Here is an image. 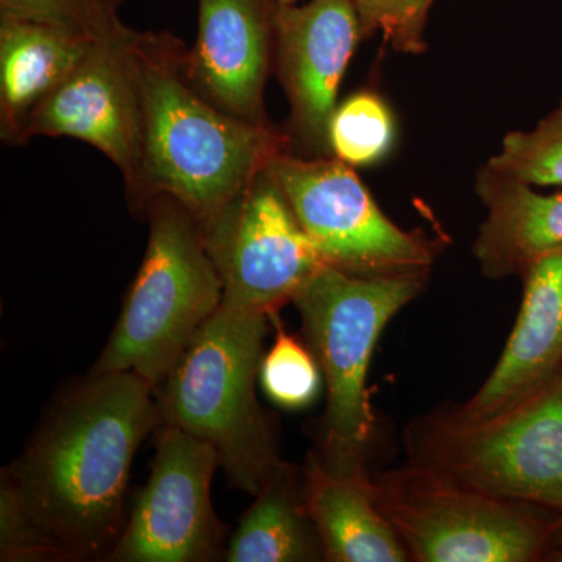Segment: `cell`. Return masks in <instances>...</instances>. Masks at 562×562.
Masks as SVG:
<instances>
[{"label": "cell", "mask_w": 562, "mask_h": 562, "mask_svg": "<svg viewBox=\"0 0 562 562\" xmlns=\"http://www.w3.org/2000/svg\"><path fill=\"white\" fill-rule=\"evenodd\" d=\"M158 427L149 384L88 373L58 395L2 484L58 561L105 560L120 539L140 442Z\"/></svg>", "instance_id": "cell-1"}, {"label": "cell", "mask_w": 562, "mask_h": 562, "mask_svg": "<svg viewBox=\"0 0 562 562\" xmlns=\"http://www.w3.org/2000/svg\"><path fill=\"white\" fill-rule=\"evenodd\" d=\"M187 50L172 33L139 32L144 143L127 198L143 211L155 195H169L205 228L277 155L291 150V139L284 128L251 124L213 105L188 77Z\"/></svg>", "instance_id": "cell-2"}, {"label": "cell", "mask_w": 562, "mask_h": 562, "mask_svg": "<svg viewBox=\"0 0 562 562\" xmlns=\"http://www.w3.org/2000/svg\"><path fill=\"white\" fill-rule=\"evenodd\" d=\"M269 321L222 303L155 391L158 425L213 446L228 482L254 497L283 461L276 420L257 395Z\"/></svg>", "instance_id": "cell-3"}, {"label": "cell", "mask_w": 562, "mask_h": 562, "mask_svg": "<svg viewBox=\"0 0 562 562\" xmlns=\"http://www.w3.org/2000/svg\"><path fill=\"white\" fill-rule=\"evenodd\" d=\"M428 280L430 273L360 277L324 266L292 299L327 390L312 450L327 471H369L376 432L368 390L373 351L387 324L419 297Z\"/></svg>", "instance_id": "cell-4"}, {"label": "cell", "mask_w": 562, "mask_h": 562, "mask_svg": "<svg viewBox=\"0 0 562 562\" xmlns=\"http://www.w3.org/2000/svg\"><path fill=\"white\" fill-rule=\"evenodd\" d=\"M143 211L149 221L146 254L90 373L132 372L157 391L221 308L224 284L187 206L155 195Z\"/></svg>", "instance_id": "cell-5"}, {"label": "cell", "mask_w": 562, "mask_h": 562, "mask_svg": "<svg viewBox=\"0 0 562 562\" xmlns=\"http://www.w3.org/2000/svg\"><path fill=\"white\" fill-rule=\"evenodd\" d=\"M403 446L406 461L562 514V375L482 419L438 406L406 425Z\"/></svg>", "instance_id": "cell-6"}, {"label": "cell", "mask_w": 562, "mask_h": 562, "mask_svg": "<svg viewBox=\"0 0 562 562\" xmlns=\"http://www.w3.org/2000/svg\"><path fill=\"white\" fill-rule=\"evenodd\" d=\"M376 502L412 562L547 561L562 514L498 497L406 461L372 473Z\"/></svg>", "instance_id": "cell-7"}, {"label": "cell", "mask_w": 562, "mask_h": 562, "mask_svg": "<svg viewBox=\"0 0 562 562\" xmlns=\"http://www.w3.org/2000/svg\"><path fill=\"white\" fill-rule=\"evenodd\" d=\"M269 172L322 262L351 276L431 273L443 239L384 214L357 169L335 157L277 155Z\"/></svg>", "instance_id": "cell-8"}, {"label": "cell", "mask_w": 562, "mask_h": 562, "mask_svg": "<svg viewBox=\"0 0 562 562\" xmlns=\"http://www.w3.org/2000/svg\"><path fill=\"white\" fill-rule=\"evenodd\" d=\"M202 232L225 305L272 316L325 266L269 169Z\"/></svg>", "instance_id": "cell-9"}, {"label": "cell", "mask_w": 562, "mask_h": 562, "mask_svg": "<svg viewBox=\"0 0 562 562\" xmlns=\"http://www.w3.org/2000/svg\"><path fill=\"white\" fill-rule=\"evenodd\" d=\"M157 449L110 562H210L224 560L225 530L211 503L221 468L209 442L181 428L158 425Z\"/></svg>", "instance_id": "cell-10"}, {"label": "cell", "mask_w": 562, "mask_h": 562, "mask_svg": "<svg viewBox=\"0 0 562 562\" xmlns=\"http://www.w3.org/2000/svg\"><path fill=\"white\" fill-rule=\"evenodd\" d=\"M138 36L122 24L92 41L83 60L36 111L25 132V143L36 136H69L90 144L116 166L127 192L138 180L144 143Z\"/></svg>", "instance_id": "cell-11"}, {"label": "cell", "mask_w": 562, "mask_h": 562, "mask_svg": "<svg viewBox=\"0 0 562 562\" xmlns=\"http://www.w3.org/2000/svg\"><path fill=\"white\" fill-rule=\"evenodd\" d=\"M362 40L360 18L350 0L280 3L273 70L290 103L284 132L297 155L331 157L328 122Z\"/></svg>", "instance_id": "cell-12"}, {"label": "cell", "mask_w": 562, "mask_h": 562, "mask_svg": "<svg viewBox=\"0 0 562 562\" xmlns=\"http://www.w3.org/2000/svg\"><path fill=\"white\" fill-rule=\"evenodd\" d=\"M279 0H199L198 38L187 74L217 109L238 120L272 125L266 83L276 68Z\"/></svg>", "instance_id": "cell-13"}, {"label": "cell", "mask_w": 562, "mask_h": 562, "mask_svg": "<svg viewBox=\"0 0 562 562\" xmlns=\"http://www.w3.org/2000/svg\"><path fill=\"white\" fill-rule=\"evenodd\" d=\"M519 314L501 358L469 401L452 405L465 419L508 408L562 375V251L520 277Z\"/></svg>", "instance_id": "cell-14"}, {"label": "cell", "mask_w": 562, "mask_h": 562, "mask_svg": "<svg viewBox=\"0 0 562 562\" xmlns=\"http://www.w3.org/2000/svg\"><path fill=\"white\" fill-rule=\"evenodd\" d=\"M475 194L486 217L472 251L486 279H520L536 262L562 251V191H538L484 162Z\"/></svg>", "instance_id": "cell-15"}, {"label": "cell", "mask_w": 562, "mask_h": 562, "mask_svg": "<svg viewBox=\"0 0 562 562\" xmlns=\"http://www.w3.org/2000/svg\"><path fill=\"white\" fill-rule=\"evenodd\" d=\"M90 36L0 14V138L24 144L36 111L90 50Z\"/></svg>", "instance_id": "cell-16"}, {"label": "cell", "mask_w": 562, "mask_h": 562, "mask_svg": "<svg viewBox=\"0 0 562 562\" xmlns=\"http://www.w3.org/2000/svg\"><path fill=\"white\" fill-rule=\"evenodd\" d=\"M305 498L328 562H412L401 536L376 502L369 471L336 475L312 452L305 465Z\"/></svg>", "instance_id": "cell-17"}, {"label": "cell", "mask_w": 562, "mask_h": 562, "mask_svg": "<svg viewBox=\"0 0 562 562\" xmlns=\"http://www.w3.org/2000/svg\"><path fill=\"white\" fill-rule=\"evenodd\" d=\"M228 562L325 561L305 498V472L281 461L225 547Z\"/></svg>", "instance_id": "cell-18"}, {"label": "cell", "mask_w": 562, "mask_h": 562, "mask_svg": "<svg viewBox=\"0 0 562 562\" xmlns=\"http://www.w3.org/2000/svg\"><path fill=\"white\" fill-rule=\"evenodd\" d=\"M397 139L394 113L383 95L361 90L338 103L328 122L331 157L350 168H371L391 154Z\"/></svg>", "instance_id": "cell-19"}, {"label": "cell", "mask_w": 562, "mask_h": 562, "mask_svg": "<svg viewBox=\"0 0 562 562\" xmlns=\"http://www.w3.org/2000/svg\"><path fill=\"white\" fill-rule=\"evenodd\" d=\"M486 165L531 187H562V95L535 128L509 132Z\"/></svg>", "instance_id": "cell-20"}, {"label": "cell", "mask_w": 562, "mask_h": 562, "mask_svg": "<svg viewBox=\"0 0 562 562\" xmlns=\"http://www.w3.org/2000/svg\"><path fill=\"white\" fill-rule=\"evenodd\" d=\"M276 338L265 353L260 384L273 405L284 409L308 408L319 397L324 376L305 341L284 330L279 314H272Z\"/></svg>", "instance_id": "cell-21"}, {"label": "cell", "mask_w": 562, "mask_h": 562, "mask_svg": "<svg viewBox=\"0 0 562 562\" xmlns=\"http://www.w3.org/2000/svg\"><path fill=\"white\" fill-rule=\"evenodd\" d=\"M360 18L362 36L383 33L387 44L405 55L427 52L428 13L436 0H350Z\"/></svg>", "instance_id": "cell-22"}, {"label": "cell", "mask_w": 562, "mask_h": 562, "mask_svg": "<svg viewBox=\"0 0 562 562\" xmlns=\"http://www.w3.org/2000/svg\"><path fill=\"white\" fill-rule=\"evenodd\" d=\"M0 14L43 22L90 38H101L124 24L105 0H0Z\"/></svg>", "instance_id": "cell-23"}, {"label": "cell", "mask_w": 562, "mask_h": 562, "mask_svg": "<svg viewBox=\"0 0 562 562\" xmlns=\"http://www.w3.org/2000/svg\"><path fill=\"white\" fill-rule=\"evenodd\" d=\"M0 560L7 562L58 561L49 543L29 522L20 503L0 483Z\"/></svg>", "instance_id": "cell-24"}, {"label": "cell", "mask_w": 562, "mask_h": 562, "mask_svg": "<svg viewBox=\"0 0 562 562\" xmlns=\"http://www.w3.org/2000/svg\"><path fill=\"white\" fill-rule=\"evenodd\" d=\"M547 561L562 562V531L560 538H558L557 542H554L552 552H550L549 558H547Z\"/></svg>", "instance_id": "cell-25"}, {"label": "cell", "mask_w": 562, "mask_h": 562, "mask_svg": "<svg viewBox=\"0 0 562 562\" xmlns=\"http://www.w3.org/2000/svg\"><path fill=\"white\" fill-rule=\"evenodd\" d=\"M106 3L111 7V9L120 11L121 7L124 5L127 0H105Z\"/></svg>", "instance_id": "cell-26"}, {"label": "cell", "mask_w": 562, "mask_h": 562, "mask_svg": "<svg viewBox=\"0 0 562 562\" xmlns=\"http://www.w3.org/2000/svg\"><path fill=\"white\" fill-rule=\"evenodd\" d=\"M280 3H297L299 0H279Z\"/></svg>", "instance_id": "cell-27"}]
</instances>
